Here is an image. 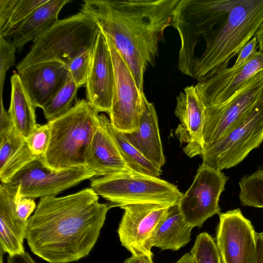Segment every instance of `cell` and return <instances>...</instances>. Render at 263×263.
Wrapping results in <instances>:
<instances>
[{
	"mask_svg": "<svg viewBox=\"0 0 263 263\" xmlns=\"http://www.w3.org/2000/svg\"><path fill=\"white\" fill-rule=\"evenodd\" d=\"M111 208L100 203L91 187L40 198L27 221L25 239L32 252L49 263L79 260L95 246Z\"/></svg>",
	"mask_w": 263,
	"mask_h": 263,
	"instance_id": "obj_1",
	"label": "cell"
},
{
	"mask_svg": "<svg viewBox=\"0 0 263 263\" xmlns=\"http://www.w3.org/2000/svg\"><path fill=\"white\" fill-rule=\"evenodd\" d=\"M179 0H85L80 9L90 16L127 63L143 92V76L154 66L165 29L172 26Z\"/></svg>",
	"mask_w": 263,
	"mask_h": 263,
	"instance_id": "obj_2",
	"label": "cell"
},
{
	"mask_svg": "<svg viewBox=\"0 0 263 263\" xmlns=\"http://www.w3.org/2000/svg\"><path fill=\"white\" fill-rule=\"evenodd\" d=\"M263 22V0H240L221 22L173 20L180 39L178 67L198 82L228 67Z\"/></svg>",
	"mask_w": 263,
	"mask_h": 263,
	"instance_id": "obj_3",
	"label": "cell"
},
{
	"mask_svg": "<svg viewBox=\"0 0 263 263\" xmlns=\"http://www.w3.org/2000/svg\"><path fill=\"white\" fill-rule=\"evenodd\" d=\"M99 112L87 101H77L65 114L49 121L50 139L42 158L54 171L86 166L85 158L99 125Z\"/></svg>",
	"mask_w": 263,
	"mask_h": 263,
	"instance_id": "obj_4",
	"label": "cell"
},
{
	"mask_svg": "<svg viewBox=\"0 0 263 263\" xmlns=\"http://www.w3.org/2000/svg\"><path fill=\"white\" fill-rule=\"evenodd\" d=\"M100 29L93 18L82 12L58 20L33 42L29 52L16 65L17 70L31 65L57 61L66 65L82 52L93 49Z\"/></svg>",
	"mask_w": 263,
	"mask_h": 263,
	"instance_id": "obj_5",
	"label": "cell"
},
{
	"mask_svg": "<svg viewBox=\"0 0 263 263\" xmlns=\"http://www.w3.org/2000/svg\"><path fill=\"white\" fill-rule=\"evenodd\" d=\"M90 186L112 207L139 203L172 206L183 194L167 181L133 172L91 178Z\"/></svg>",
	"mask_w": 263,
	"mask_h": 263,
	"instance_id": "obj_6",
	"label": "cell"
},
{
	"mask_svg": "<svg viewBox=\"0 0 263 263\" xmlns=\"http://www.w3.org/2000/svg\"><path fill=\"white\" fill-rule=\"evenodd\" d=\"M263 141V93L221 138L205 148L203 163L222 171L236 166Z\"/></svg>",
	"mask_w": 263,
	"mask_h": 263,
	"instance_id": "obj_7",
	"label": "cell"
},
{
	"mask_svg": "<svg viewBox=\"0 0 263 263\" xmlns=\"http://www.w3.org/2000/svg\"><path fill=\"white\" fill-rule=\"evenodd\" d=\"M93 177L95 173L86 166L54 171L47 167L42 158H37L23 167L8 182L1 183L14 196L34 199L55 196Z\"/></svg>",
	"mask_w": 263,
	"mask_h": 263,
	"instance_id": "obj_8",
	"label": "cell"
},
{
	"mask_svg": "<svg viewBox=\"0 0 263 263\" xmlns=\"http://www.w3.org/2000/svg\"><path fill=\"white\" fill-rule=\"evenodd\" d=\"M228 179L221 171L203 162L200 165L192 184L177 204L192 229L201 227L208 218L220 214L219 198Z\"/></svg>",
	"mask_w": 263,
	"mask_h": 263,
	"instance_id": "obj_9",
	"label": "cell"
},
{
	"mask_svg": "<svg viewBox=\"0 0 263 263\" xmlns=\"http://www.w3.org/2000/svg\"><path fill=\"white\" fill-rule=\"evenodd\" d=\"M105 36L115 73L112 101L108 115L109 120L112 126L119 132L132 133L136 130L139 125L144 92L138 88L127 63L111 40Z\"/></svg>",
	"mask_w": 263,
	"mask_h": 263,
	"instance_id": "obj_10",
	"label": "cell"
},
{
	"mask_svg": "<svg viewBox=\"0 0 263 263\" xmlns=\"http://www.w3.org/2000/svg\"><path fill=\"white\" fill-rule=\"evenodd\" d=\"M263 93V70L250 78L230 99L205 106L203 149L224 135Z\"/></svg>",
	"mask_w": 263,
	"mask_h": 263,
	"instance_id": "obj_11",
	"label": "cell"
},
{
	"mask_svg": "<svg viewBox=\"0 0 263 263\" xmlns=\"http://www.w3.org/2000/svg\"><path fill=\"white\" fill-rule=\"evenodd\" d=\"M216 244L221 263H256V232L240 209L221 213Z\"/></svg>",
	"mask_w": 263,
	"mask_h": 263,
	"instance_id": "obj_12",
	"label": "cell"
},
{
	"mask_svg": "<svg viewBox=\"0 0 263 263\" xmlns=\"http://www.w3.org/2000/svg\"><path fill=\"white\" fill-rule=\"evenodd\" d=\"M170 206L154 203L121 206L124 210L118 233L122 246L132 255H153L150 242L158 225Z\"/></svg>",
	"mask_w": 263,
	"mask_h": 263,
	"instance_id": "obj_13",
	"label": "cell"
},
{
	"mask_svg": "<svg viewBox=\"0 0 263 263\" xmlns=\"http://www.w3.org/2000/svg\"><path fill=\"white\" fill-rule=\"evenodd\" d=\"M175 115L180 124L175 135L190 158L201 155L204 148L203 139L205 105L195 86L185 87L176 97Z\"/></svg>",
	"mask_w": 263,
	"mask_h": 263,
	"instance_id": "obj_14",
	"label": "cell"
},
{
	"mask_svg": "<svg viewBox=\"0 0 263 263\" xmlns=\"http://www.w3.org/2000/svg\"><path fill=\"white\" fill-rule=\"evenodd\" d=\"M114 85L115 73L110 52L105 36L100 30L93 49L91 66L85 85L87 101L99 112L109 115Z\"/></svg>",
	"mask_w": 263,
	"mask_h": 263,
	"instance_id": "obj_15",
	"label": "cell"
},
{
	"mask_svg": "<svg viewBox=\"0 0 263 263\" xmlns=\"http://www.w3.org/2000/svg\"><path fill=\"white\" fill-rule=\"evenodd\" d=\"M263 70V52L257 51L246 63L221 70L198 82L195 89L205 106L224 102L251 77Z\"/></svg>",
	"mask_w": 263,
	"mask_h": 263,
	"instance_id": "obj_16",
	"label": "cell"
},
{
	"mask_svg": "<svg viewBox=\"0 0 263 263\" xmlns=\"http://www.w3.org/2000/svg\"><path fill=\"white\" fill-rule=\"evenodd\" d=\"M17 73L35 107L42 109L69 77L67 66L57 61L31 65L18 70Z\"/></svg>",
	"mask_w": 263,
	"mask_h": 263,
	"instance_id": "obj_17",
	"label": "cell"
},
{
	"mask_svg": "<svg viewBox=\"0 0 263 263\" xmlns=\"http://www.w3.org/2000/svg\"><path fill=\"white\" fill-rule=\"evenodd\" d=\"M37 158L30 151L25 138L13 126L4 106L0 112V171L12 177Z\"/></svg>",
	"mask_w": 263,
	"mask_h": 263,
	"instance_id": "obj_18",
	"label": "cell"
},
{
	"mask_svg": "<svg viewBox=\"0 0 263 263\" xmlns=\"http://www.w3.org/2000/svg\"><path fill=\"white\" fill-rule=\"evenodd\" d=\"M143 110L138 129L123 133L127 140L146 159L161 167L165 162L161 143L158 117L155 106L142 94Z\"/></svg>",
	"mask_w": 263,
	"mask_h": 263,
	"instance_id": "obj_19",
	"label": "cell"
},
{
	"mask_svg": "<svg viewBox=\"0 0 263 263\" xmlns=\"http://www.w3.org/2000/svg\"><path fill=\"white\" fill-rule=\"evenodd\" d=\"M85 164L95 173L96 177L132 172L100 120L86 153Z\"/></svg>",
	"mask_w": 263,
	"mask_h": 263,
	"instance_id": "obj_20",
	"label": "cell"
},
{
	"mask_svg": "<svg viewBox=\"0 0 263 263\" xmlns=\"http://www.w3.org/2000/svg\"><path fill=\"white\" fill-rule=\"evenodd\" d=\"M70 2V0H48L10 32L7 36L10 42L21 52L28 43L33 42L56 23L59 20L60 11Z\"/></svg>",
	"mask_w": 263,
	"mask_h": 263,
	"instance_id": "obj_21",
	"label": "cell"
},
{
	"mask_svg": "<svg viewBox=\"0 0 263 263\" xmlns=\"http://www.w3.org/2000/svg\"><path fill=\"white\" fill-rule=\"evenodd\" d=\"M27 221H22L15 209L14 195L0 185L1 249L9 255L24 253Z\"/></svg>",
	"mask_w": 263,
	"mask_h": 263,
	"instance_id": "obj_22",
	"label": "cell"
},
{
	"mask_svg": "<svg viewBox=\"0 0 263 263\" xmlns=\"http://www.w3.org/2000/svg\"><path fill=\"white\" fill-rule=\"evenodd\" d=\"M192 229L184 221L178 205L170 206L154 233L151 246L177 251L189 242Z\"/></svg>",
	"mask_w": 263,
	"mask_h": 263,
	"instance_id": "obj_23",
	"label": "cell"
},
{
	"mask_svg": "<svg viewBox=\"0 0 263 263\" xmlns=\"http://www.w3.org/2000/svg\"><path fill=\"white\" fill-rule=\"evenodd\" d=\"M10 102L8 111L12 123L26 138L37 125L35 106L23 86L17 72L10 78Z\"/></svg>",
	"mask_w": 263,
	"mask_h": 263,
	"instance_id": "obj_24",
	"label": "cell"
},
{
	"mask_svg": "<svg viewBox=\"0 0 263 263\" xmlns=\"http://www.w3.org/2000/svg\"><path fill=\"white\" fill-rule=\"evenodd\" d=\"M100 122L116 143L123 159L133 172L159 177L161 168L146 159L127 140L124 134L116 129L109 119L100 114Z\"/></svg>",
	"mask_w": 263,
	"mask_h": 263,
	"instance_id": "obj_25",
	"label": "cell"
},
{
	"mask_svg": "<svg viewBox=\"0 0 263 263\" xmlns=\"http://www.w3.org/2000/svg\"><path fill=\"white\" fill-rule=\"evenodd\" d=\"M243 206L263 208V169L243 177L238 183Z\"/></svg>",
	"mask_w": 263,
	"mask_h": 263,
	"instance_id": "obj_26",
	"label": "cell"
},
{
	"mask_svg": "<svg viewBox=\"0 0 263 263\" xmlns=\"http://www.w3.org/2000/svg\"><path fill=\"white\" fill-rule=\"evenodd\" d=\"M79 87L69 77L60 90L43 109L45 119L52 120L72 107Z\"/></svg>",
	"mask_w": 263,
	"mask_h": 263,
	"instance_id": "obj_27",
	"label": "cell"
},
{
	"mask_svg": "<svg viewBox=\"0 0 263 263\" xmlns=\"http://www.w3.org/2000/svg\"><path fill=\"white\" fill-rule=\"evenodd\" d=\"M190 253L195 263H221L216 242L206 232L197 236Z\"/></svg>",
	"mask_w": 263,
	"mask_h": 263,
	"instance_id": "obj_28",
	"label": "cell"
},
{
	"mask_svg": "<svg viewBox=\"0 0 263 263\" xmlns=\"http://www.w3.org/2000/svg\"><path fill=\"white\" fill-rule=\"evenodd\" d=\"M93 49L86 50L72 59L66 66L71 79L79 87L85 86L92 63Z\"/></svg>",
	"mask_w": 263,
	"mask_h": 263,
	"instance_id": "obj_29",
	"label": "cell"
},
{
	"mask_svg": "<svg viewBox=\"0 0 263 263\" xmlns=\"http://www.w3.org/2000/svg\"><path fill=\"white\" fill-rule=\"evenodd\" d=\"M48 0H19L6 27L0 36L7 37L10 32L39 7Z\"/></svg>",
	"mask_w": 263,
	"mask_h": 263,
	"instance_id": "obj_30",
	"label": "cell"
},
{
	"mask_svg": "<svg viewBox=\"0 0 263 263\" xmlns=\"http://www.w3.org/2000/svg\"><path fill=\"white\" fill-rule=\"evenodd\" d=\"M50 139V129L48 123L37 124L31 133L25 138L32 154L36 158H42L48 148Z\"/></svg>",
	"mask_w": 263,
	"mask_h": 263,
	"instance_id": "obj_31",
	"label": "cell"
},
{
	"mask_svg": "<svg viewBox=\"0 0 263 263\" xmlns=\"http://www.w3.org/2000/svg\"><path fill=\"white\" fill-rule=\"evenodd\" d=\"M16 48L5 38L0 36V95L3 97L4 81L7 72L15 62Z\"/></svg>",
	"mask_w": 263,
	"mask_h": 263,
	"instance_id": "obj_32",
	"label": "cell"
},
{
	"mask_svg": "<svg viewBox=\"0 0 263 263\" xmlns=\"http://www.w3.org/2000/svg\"><path fill=\"white\" fill-rule=\"evenodd\" d=\"M14 202L18 217L22 221H27L36 208L34 199L23 196H14Z\"/></svg>",
	"mask_w": 263,
	"mask_h": 263,
	"instance_id": "obj_33",
	"label": "cell"
},
{
	"mask_svg": "<svg viewBox=\"0 0 263 263\" xmlns=\"http://www.w3.org/2000/svg\"><path fill=\"white\" fill-rule=\"evenodd\" d=\"M257 44L258 41L255 35L239 52L233 66H239L248 61L257 51Z\"/></svg>",
	"mask_w": 263,
	"mask_h": 263,
	"instance_id": "obj_34",
	"label": "cell"
},
{
	"mask_svg": "<svg viewBox=\"0 0 263 263\" xmlns=\"http://www.w3.org/2000/svg\"><path fill=\"white\" fill-rule=\"evenodd\" d=\"M19 0H0V31L7 26Z\"/></svg>",
	"mask_w": 263,
	"mask_h": 263,
	"instance_id": "obj_35",
	"label": "cell"
},
{
	"mask_svg": "<svg viewBox=\"0 0 263 263\" xmlns=\"http://www.w3.org/2000/svg\"><path fill=\"white\" fill-rule=\"evenodd\" d=\"M7 263H36L35 260L26 252L15 254L8 255L7 257Z\"/></svg>",
	"mask_w": 263,
	"mask_h": 263,
	"instance_id": "obj_36",
	"label": "cell"
},
{
	"mask_svg": "<svg viewBox=\"0 0 263 263\" xmlns=\"http://www.w3.org/2000/svg\"><path fill=\"white\" fill-rule=\"evenodd\" d=\"M153 256L145 254L132 255L126 259L123 263H154Z\"/></svg>",
	"mask_w": 263,
	"mask_h": 263,
	"instance_id": "obj_37",
	"label": "cell"
},
{
	"mask_svg": "<svg viewBox=\"0 0 263 263\" xmlns=\"http://www.w3.org/2000/svg\"><path fill=\"white\" fill-rule=\"evenodd\" d=\"M256 263H263V232L256 233Z\"/></svg>",
	"mask_w": 263,
	"mask_h": 263,
	"instance_id": "obj_38",
	"label": "cell"
},
{
	"mask_svg": "<svg viewBox=\"0 0 263 263\" xmlns=\"http://www.w3.org/2000/svg\"><path fill=\"white\" fill-rule=\"evenodd\" d=\"M255 36L258 41L259 51L263 52V22L256 31Z\"/></svg>",
	"mask_w": 263,
	"mask_h": 263,
	"instance_id": "obj_39",
	"label": "cell"
},
{
	"mask_svg": "<svg viewBox=\"0 0 263 263\" xmlns=\"http://www.w3.org/2000/svg\"><path fill=\"white\" fill-rule=\"evenodd\" d=\"M176 263H195V262L191 253H186L182 256Z\"/></svg>",
	"mask_w": 263,
	"mask_h": 263,
	"instance_id": "obj_40",
	"label": "cell"
}]
</instances>
